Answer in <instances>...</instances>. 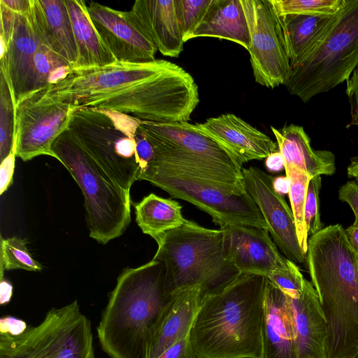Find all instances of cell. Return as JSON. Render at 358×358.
<instances>
[{
    "mask_svg": "<svg viewBox=\"0 0 358 358\" xmlns=\"http://www.w3.org/2000/svg\"><path fill=\"white\" fill-rule=\"evenodd\" d=\"M266 278L241 273L205 294L189 339L196 358H261Z\"/></svg>",
    "mask_w": 358,
    "mask_h": 358,
    "instance_id": "obj_1",
    "label": "cell"
},
{
    "mask_svg": "<svg viewBox=\"0 0 358 358\" xmlns=\"http://www.w3.org/2000/svg\"><path fill=\"white\" fill-rule=\"evenodd\" d=\"M77 49L73 69L101 67L117 61L101 41L82 0H65Z\"/></svg>",
    "mask_w": 358,
    "mask_h": 358,
    "instance_id": "obj_28",
    "label": "cell"
},
{
    "mask_svg": "<svg viewBox=\"0 0 358 358\" xmlns=\"http://www.w3.org/2000/svg\"><path fill=\"white\" fill-rule=\"evenodd\" d=\"M271 128L285 165L294 166L307 173L310 178L331 176L335 173V155L329 150H314L302 126L291 124L280 129L273 126Z\"/></svg>",
    "mask_w": 358,
    "mask_h": 358,
    "instance_id": "obj_25",
    "label": "cell"
},
{
    "mask_svg": "<svg viewBox=\"0 0 358 358\" xmlns=\"http://www.w3.org/2000/svg\"><path fill=\"white\" fill-rule=\"evenodd\" d=\"M49 87L32 92L16 103L15 152L23 161L40 155L55 158L52 145L69 128L74 108L53 96Z\"/></svg>",
    "mask_w": 358,
    "mask_h": 358,
    "instance_id": "obj_12",
    "label": "cell"
},
{
    "mask_svg": "<svg viewBox=\"0 0 358 358\" xmlns=\"http://www.w3.org/2000/svg\"><path fill=\"white\" fill-rule=\"evenodd\" d=\"M217 225L223 234V255L241 273L266 277L286 263L267 229L224 222Z\"/></svg>",
    "mask_w": 358,
    "mask_h": 358,
    "instance_id": "obj_17",
    "label": "cell"
},
{
    "mask_svg": "<svg viewBox=\"0 0 358 358\" xmlns=\"http://www.w3.org/2000/svg\"><path fill=\"white\" fill-rule=\"evenodd\" d=\"M358 66V0H345L323 40L291 66L285 85L303 102L348 81Z\"/></svg>",
    "mask_w": 358,
    "mask_h": 358,
    "instance_id": "obj_9",
    "label": "cell"
},
{
    "mask_svg": "<svg viewBox=\"0 0 358 358\" xmlns=\"http://www.w3.org/2000/svg\"><path fill=\"white\" fill-rule=\"evenodd\" d=\"M289 297L298 358H326L327 322L312 282Z\"/></svg>",
    "mask_w": 358,
    "mask_h": 358,
    "instance_id": "obj_20",
    "label": "cell"
},
{
    "mask_svg": "<svg viewBox=\"0 0 358 358\" xmlns=\"http://www.w3.org/2000/svg\"><path fill=\"white\" fill-rule=\"evenodd\" d=\"M348 242L358 255V221L355 220L352 224L345 229Z\"/></svg>",
    "mask_w": 358,
    "mask_h": 358,
    "instance_id": "obj_45",
    "label": "cell"
},
{
    "mask_svg": "<svg viewBox=\"0 0 358 358\" xmlns=\"http://www.w3.org/2000/svg\"><path fill=\"white\" fill-rule=\"evenodd\" d=\"M338 13L332 15L278 16L290 67L300 63L313 52L336 22Z\"/></svg>",
    "mask_w": 358,
    "mask_h": 358,
    "instance_id": "obj_27",
    "label": "cell"
},
{
    "mask_svg": "<svg viewBox=\"0 0 358 358\" xmlns=\"http://www.w3.org/2000/svg\"><path fill=\"white\" fill-rule=\"evenodd\" d=\"M140 123L118 111L78 107L68 130L109 177L130 192L140 177L135 138Z\"/></svg>",
    "mask_w": 358,
    "mask_h": 358,
    "instance_id": "obj_8",
    "label": "cell"
},
{
    "mask_svg": "<svg viewBox=\"0 0 358 358\" xmlns=\"http://www.w3.org/2000/svg\"><path fill=\"white\" fill-rule=\"evenodd\" d=\"M204 295L199 286L172 294L159 321L148 358H157L173 343L189 336Z\"/></svg>",
    "mask_w": 358,
    "mask_h": 358,
    "instance_id": "obj_24",
    "label": "cell"
},
{
    "mask_svg": "<svg viewBox=\"0 0 358 358\" xmlns=\"http://www.w3.org/2000/svg\"><path fill=\"white\" fill-rule=\"evenodd\" d=\"M87 8L101 41L117 62L143 64L156 59L157 48L127 20L124 11L94 1Z\"/></svg>",
    "mask_w": 358,
    "mask_h": 358,
    "instance_id": "obj_18",
    "label": "cell"
},
{
    "mask_svg": "<svg viewBox=\"0 0 358 358\" xmlns=\"http://www.w3.org/2000/svg\"><path fill=\"white\" fill-rule=\"evenodd\" d=\"M290 184V179L287 176L273 178L274 190L282 196L289 193Z\"/></svg>",
    "mask_w": 358,
    "mask_h": 358,
    "instance_id": "obj_46",
    "label": "cell"
},
{
    "mask_svg": "<svg viewBox=\"0 0 358 358\" xmlns=\"http://www.w3.org/2000/svg\"><path fill=\"white\" fill-rule=\"evenodd\" d=\"M136 221L142 232L156 240L185 222L182 206L176 201L151 193L134 203Z\"/></svg>",
    "mask_w": 358,
    "mask_h": 358,
    "instance_id": "obj_29",
    "label": "cell"
},
{
    "mask_svg": "<svg viewBox=\"0 0 358 358\" xmlns=\"http://www.w3.org/2000/svg\"><path fill=\"white\" fill-rule=\"evenodd\" d=\"M73 66L42 43L34 59L31 76V92L65 79Z\"/></svg>",
    "mask_w": 358,
    "mask_h": 358,
    "instance_id": "obj_30",
    "label": "cell"
},
{
    "mask_svg": "<svg viewBox=\"0 0 358 358\" xmlns=\"http://www.w3.org/2000/svg\"><path fill=\"white\" fill-rule=\"evenodd\" d=\"M278 16L337 14L345 0H271Z\"/></svg>",
    "mask_w": 358,
    "mask_h": 358,
    "instance_id": "obj_34",
    "label": "cell"
},
{
    "mask_svg": "<svg viewBox=\"0 0 358 358\" xmlns=\"http://www.w3.org/2000/svg\"><path fill=\"white\" fill-rule=\"evenodd\" d=\"M30 11L24 15L17 14L0 3V68L8 75L15 105L31 93L34 56L41 44Z\"/></svg>",
    "mask_w": 358,
    "mask_h": 358,
    "instance_id": "obj_15",
    "label": "cell"
},
{
    "mask_svg": "<svg viewBox=\"0 0 358 358\" xmlns=\"http://www.w3.org/2000/svg\"><path fill=\"white\" fill-rule=\"evenodd\" d=\"M242 163L266 158L278 144L264 133L232 113L210 117L199 124Z\"/></svg>",
    "mask_w": 358,
    "mask_h": 358,
    "instance_id": "obj_21",
    "label": "cell"
},
{
    "mask_svg": "<svg viewBox=\"0 0 358 358\" xmlns=\"http://www.w3.org/2000/svg\"><path fill=\"white\" fill-rule=\"evenodd\" d=\"M212 0H175L178 23L186 42L194 31Z\"/></svg>",
    "mask_w": 358,
    "mask_h": 358,
    "instance_id": "obj_36",
    "label": "cell"
},
{
    "mask_svg": "<svg viewBox=\"0 0 358 358\" xmlns=\"http://www.w3.org/2000/svg\"><path fill=\"white\" fill-rule=\"evenodd\" d=\"M197 37L229 40L248 51L250 35L241 0H212L187 41Z\"/></svg>",
    "mask_w": 358,
    "mask_h": 358,
    "instance_id": "obj_26",
    "label": "cell"
},
{
    "mask_svg": "<svg viewBox=\"0 0 358 358\" xmlns=\"http://www.w3.org/2000/svg\"><path fill=\"white\" fill-rule=\"evenodd\" d=\"M171 297L161 262L152 259L140 266L124 268L97 327L103 352L110 358H148Z\"/></svg>",
    "mask_w": 358,
    "mask_h": 358,
    "instance_id": "obj_3",
    "label": "cell"
},
{
    "mask_svg": "<svg viewBox=\"0 0 358 358\" xmlns=\"http://www.w3.org/2000/svg\"><path fill=\"white\" fill-rule=\"evenodd\" d=\"M0 358H96L90 320L76 300L17 335L0 333Z\"/></svg>",
    "mask_w": 358,
    "mask_h": 358,
    "instance_id": "obj_10",
    "label": "cell"
},
{
    "mask_svg": "<svg viewBox=\"0 0 358 358\" xmlns=\"http://www.w3.org/2000/svg\"><path fill=\"white\" fill-rule=\"evenodd\" d=\"M266 279L289 297L297 296L303 289L305 278L296 264L289 259L271 271Z\"/></svg>",
    "mask_w": 358,
    "mask_h": 358,
    "instance_id": "obj_35",
    "label": "cell"
},
{
    "mask_svg": "<svg viewBox=\"0 0 358 358\" xmlns=\"http://www.w3.org/2000/svg\"><path fill=\"white\" fill-rule=\"evenodd\" d=\"M16 105L6 71L0 68V159L15 152Z\"/></svg>",
    "mask_w": 358,
    "mask_h": 358,
    "instance_id": "obj_31",
    "label": "cell"
},
{
    "mask_svg": "<svg viewBox=\"0 0 358 358\" xmlns=\"http://www.w3.org/2000/svg\"><path fill=\"white\" fill-rule=\"evenodd\" d=\"M30 17L41 43L73 69L77 49L65 0H31Z\"/></svg>",
    "mask_w": 358,
    "mask_h": 358,
    "instance_id": "obj_23",
    "label": "cell"
},
{
    "mask_svg": "<svg viewBox=\"0 0 358 358\" xmlns=\"http://www.w3.org/2000/svg\"><path fill=\"white\" fill-rule=\"evenodd\" d=\"M140 127L155 151L148 169L187 173L218 183L238 194L246 192L243 164L199 124L141 120Z\"/></svg>",
    "mask_w": 358,
    "mask_h": 358,
    "instance_id": "obj_4",
    "label": "cell"
},
{
    "mask_svg": "<svg viewBox=\"0 0 358 358\" xmlns=\"http://www.w3.org/2000/svg\"><path fill=\"white\" fill-rule=\"evenodd\" d=\"M242 173L245 191L258 206L274 243L287 259L304 263L306 254L299 242L292 209L274 190L273 178L254 166L243 168Z\"/></svg>",
    "mask_w": 358,
    "mask_h": 358,
    "instance_id": "obj_16",
    "label": "cell"
},
{
    "mask_svg": "<svg viewBox=\"0 0 358 358\" xmlns=\"http://www.w3.org/2000/svg\"><path fill=\"white\" fill-rule=\"evenodd\" d=\"M27 326L25 322L20 319L6 316L0 320V333L17 335L22 333Z\"/></svg>",
    "mask_w": 358,
    "mask_h": 358,
    "instance_id": "obj_42",
    "label": "cell"
},
{
    "mask_svg": "<svg viewBox=\"0 0 358 358\" xmlns=\"http://www.w3.org/2000/svg\"><path fill=\"white\" fill-rule=\"evenodd\" d=\"M285 170L291 182L288 195L299 242L303 252L307 254L308 238L306 234L304 208L307 187L311 178L305 171L292 165H285Z\"/></svg>",
    "mask_w": 358,
    "mask_h": 358,
    "instance_id": "obj_32",
    "label": "cell"
},
{
    "mask_svg": "<svg viewBox=\"0 0 358 358\" xmlns=\"http://www.w3.org/2000/svg\"><path fill=\"white\" fill-rule=\"evenodd\" d=\"M250 35L248 50L255 81L274 88L285 85L290 62L279 17L271 0H241Z\"/></svg>",
    "mask_w": 358,
    "mask_h": 358,
    "instance_id": "obj_13",
    "label": "cell"
},
{
    "mask_svg": "<svg viewBox=\"0 0 358 358\" xmlns=\"http://www.w3.org/2000/svg\"><path fill=\"white\" fill-rule=\"evenodd\" d=\"M0 302L1 305L8 303L12 297L13 286L10 282L1 277Z\"/></svg>",
    "mask_w": 358,
    "mask_h": 358,
    "instance_id": "obj_47",
    "label": "cell"
},
{
    "mask_svg": "<svg viewBox=\"0 0 358 358\" xmlns=\"http://www.w3.org/2000/svg\"><path fill=\"white\" fill-rule=\"evenodd\" d=\"M52 151L83 192L90 236L104 245L122 235L131 222L130 192L109 177L68 129Z\"/></svg>",
    "mask_w": 358,
    "mask_h": 358,
    "instance_id": "obj_6",
    "label": "cell"
},
{
    "mask_svg": "<svg viewBox=\"0 0 358 358\" xmlns=\"http://www.w3.org/2000/svg\"><path fill=\"white\" fill-rule=\"evenodd\" d=\"M306 261L327 322L326 358L358 357V255L343 226L311 236Z\"/></svg>",
    "mask_w": 358,
    "mask_h": 358,
    "instance_id": "obj_2",
    "label": "cell"
},
{
    "mask_svg": "<svg viewBox=\"0 0 358 358\" xmlns=\"http://www.w3.org/2000/svg\"><path fill=\"white\" fill-rule=\"evenodd\" d=\"M266 166L272 172H279L285 169V162L279 150L271 153L266 158Z\"/></svg>",
    "mask_w": 358,
    "mask_h": 358,
    "instance_id": "obj_44",
    "label": "cell"
},
{
    "mask_svg": "<svg viewBox=\"0 0 358 358\" xmlns=\"http://www.w3.org/2000/svg\"><path fill=\"white\" fill-rule=\"evenodd\" d=\"M346 83L345 92L350 108V122L347 127H358V66Z\"/></svg>",
    "mask_w": 358,
    "mask_h": 358,
    "instance_id": "obj_38",
    "label": "cell"
},
{
    "mask_svg": "<svg viewBox=\"0 0 358 358\" xmlns=\"http://www.w3.org/2000/svg\"><path fill=\"white\" fill-rule=\"evenodd\" d=\"M15 152L11 153L0 165V193L2 194L11 185L15 168Z\"/></svg>",
    "mask_w": 358,
    "mask_h": 358,
    "instance_id": "obj_41",
    "label": "cell"
},
{
    "mask_svg": "<svg viewBox=\"0 0 358 358\" xmlns=\"http://www.w3.org/2000/svg\"><path fill=\"white\" fill-rule=\"evenodd\" d=\"M347 173L349 178H354L358 183V157L351 159L347 168Z\"/></svg>",
    "mask_w": 358,
    "mask_h": 358,
    "instance_id": "obj_48",
    "label": "cell"
},
{
    "mask_svg": "<svg viewBox=\"0 0 358 358\" xmlns=\"http://www.w3.org/2000/svg\"><path fill=\"white\" fill-rule=\"evenodd\" d=\"M157 358H196V357L188 336L173 343Z\"/></svg>",
    "mask_w": 358,
    "mask_h": 358,
    "instance_id": "obj_39",
    "label": "cell"
},
{
    "mask_svg": "<svg viewBox=\"0 0 358 358\" xmlns=\"http://www.w3.org/2000/svg\"><path fill=\"white\" fill-rule=\"evenodd\" d=\"M2 3L13 12L24 15L31 8V0H0Z\"/></svg>",
    "mask_w": 358,
    "mask_h": 358,
    "instance_id": "obj_43",
    "label": "cell"
},
{
    "mask_svg": "<svg viewBox=\"0 0 358 358\" xmlns=\"http://www.w3.org/2000/svg\"><path fill=\"white\" fill-rule=\"evenodd\" d=\"M169 61L156 59L143 64L117 62L101 67L73 69L63 80L50 85V93L73 104L87 97L101 96L139 83L162 70Z\"/></svg>",
    "mask_w": 358,
    "mask_h": 358,
    "instance_id": "obj_14",
    "label": "cell"
},
{
    "mask_svg": "<svg viewBox=\"0 0 358 358\" xmlns=\"http://www.w3.org/2000/svg\"><path fill=\"white\" fill-rule=\"evenodd\" d=\"M261 358H298L289 297L267 279Z\"/></svg>",
    "mask_w": 358,
    "mask_h": 358,
    "instance_id": "obj_22",
    "label": "cell"
},
{
    "mask_svg": "<svg viewBox=\"0 0 358 358\" xmlns=\"http://www.w3.org/2000/svg\"><path fill=\"white\" fill-rule=\"evenodd\" d=\"M153 259L165 268L169 292L199 286L207 294L222 287L241 273L223 255V234L186 220L156 240Z\"/></svg>",
    "mask_w": 358,
    "mask_h": 358,
    "instance_id": "obj_5",
    "label": "cell"
},
{
    "mask_svg": "<svg viewBox=\"0 0 358 358\" xmlns=\"http://www.w3.org/2000/svg\"><path fill=\"white\" fill-rule=\"evenodd\" d=\"M140 180L191 203L209 214L216 224L224 222L267 229L258 206L247 192L238 194L212 181L160 168L148 169Z\"/></svg>",
    "mask_w": 358,
    "mask_h": 358,
    "instance_id": "obj_11",
    "label": "cell"
},
{
    "mask_svg": "<svg viewBox=\"0 0 358 358\" xmlns=\"http://www.w3.org/2000/svg\"><path fill=\"white\" fill-rule=\"evenodd\" d=\"M124 14L163 55L177 57L183 50L175 0H137Z\"/></svg>",
    "mask_w": 358,
    "mask_h": 358,
    "instance_id": "obj_19",
    "label": "cell"
},
{
    "mask_svg": "<svg viewBox=\"0 0 358 358\" xmlns=\"http://www.w3.org/2000/svg\"><path fill=\"white\" fill-rule=\"evenodd\" d=\"M199 103L193 77L168 62L147 80L113 94L80 99L72 106L113 110L143 121L176 123L188 122Z\"/></svg>",
    "mask_w": 358,
    "mask_h": 358,
    "instance_id": "obj_7",
    "label": "cell"
},
{
    "mask_svg": "<svg viewBox=\"0 0 358 358\" xmlns=\"http://www.w3.org/2000/svg\"><path fill=\"white\" fill-rule=\"evenodd\" d=\"M338 199L348 203L355 213V220L358 221V183L350 180L343 185L338 190Z\"/></svg>",
    "mask_w": 358,
    "mask_h": 358,
    "instance_id": "obj_40",
    "label": "cell"
},
{
    "mask_svg": "<svg viewBox=\"0 0 358 358\" xmlns=\"http://www.w3.org/2000/svg\"><path fill=\"white\" fill-rule=\"evenodd\" d=\"M321 176H315L309 180L304 208V222L307 237L322 230L323 224L320 214V189Z\"/></svg>",
    "mask_w": 358,
    "mask_h": 358,
    "instance_id": "obj_37",
    "label": "cell"
},
{
    "mask_svg": "<svg viewBox=\"0 0 358 358\" xmlns=\"http://www.w3.org/2000/svg\"><path fill=\"white\" fill-rule=\"evenodd\" d=\"M1 267L3 270L23 269L39 272L43 266L29 252L27 241L17 237L1 238Z\"/></svg>",
    "mask_w": 358,
    "mask_h": 358,
    "instance_id": "obj_33",
    "label": "cell"
}]
</instances>
